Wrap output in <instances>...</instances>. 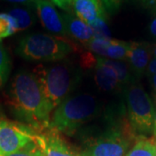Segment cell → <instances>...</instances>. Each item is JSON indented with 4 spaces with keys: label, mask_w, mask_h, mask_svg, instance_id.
I'll return each mask as SVG.
<instances>
[{
    "label": "cell",
    "mask_w": 156,
    "mask_h": 156,
    "mask_svg": "<svg viewBox=\"0 0 156 156\" xmlns=\"http://www.w3.org/2000/svg\"><path fill=\"white\" fill-rule=\"evenodd\" d=\"M153 45L147 43L130 42L127 61L132 74L136 78L142 76L148 67L151 61Z\"/></svg>",
    "instance_id": "cell-9"
},
{
    "label": "cell",
    "mask_w": 156,
    "mask_h": 156,
    "mask_svg": "<svg viewBox=\"0 0 156 156\" xmlns=\"http://www.w3.org/2000/svg\"><path fill=\"white\" fill-rule=\"evenodd\" d=\"M9 14L15 19V21L17 23V31L23 30L25 29L29 28L33 23V17L30 15V13L26 10L15 8L11 10Z\"/></svg>",
    "instance_id": "cell-17"
},
{
    "label": "cell",
    "mask_w": 156,
    "mask_h": 156,
    "mask_svg": "<svg viewBox=\"0 0 156 156\" xmlns=\"http://www.w3.org/2000/svg\"><path fill=\"white\" fill-rule=\"evenodd\" d=\"M129 48L130 43L128 42L111 39L106 50L105 58L108 57V59L124 61L127 59Z\"/></svg>",
    "instance_id": "cell-15"
},
{
    "label": "cell",
    "mask_w": 156,
    "mask_h": 156,
    "mask_svg": "<svg viewBox=\"0 0 156 156\" xmlns=\"http://www.w3.org/2000/svg\"><path fill=\"white\" fill-rule=\"evenodd\" d=\"M5 156H43V154L39 149L36 141L33 140L27 144L24 147H23L21 150Z\"/></svg>",
    "instance_id": "cell-20"
},
{
    "label": "cell",
    "mask_w": 156,
    "mask_h": 156,
    "mask_svg": "<svg viewBox=\"0 0 156 156\" xmlns=\"http://www.w3.org/2000/svg\"><path fill=\"white\" fill-rule=\"evenodd\" d=\"M152 53H153V56H154L156 58V44L153 45V50H152Z\"/></svg>",
    "instance_id": "cell-29"
},
{
    "label": "cell",
    "mask_w": 156,
    "mask_h": 156,
    "mask_svg": "<svg viewBox=\"0 0 156 156\" xmlns=\"http://www.w3.org/2000/svg\"><path fill=\"white\" fill-rule=\"evenodd\" d=\"M109 128L81 156H124L131 140L137 136L132 131L128 119L122 122H114Z\"/></svg>",
    "instance_id": "cell-6"
},
{
    "label": "cell",
    "mask_w": 156,
    "mask_h": 156,
    "mask_svg": "<svg viewBox=\"0 0 156 156\" xmlns=\"http://www.w3.org/2000/svg\"><path fill=\"white\" fill-rule=\"evenodd\" d=\"M99 110V101L94 95L83 93L69 96L55 108L50 129L72 134L96 116Z\"/></svg>",
    "instance_id": "cell-3"
},
{
    "label": "cell",
    "mask_w": 156,
    "mask_h": 156,
    "mask_svg": "<svg viewBox=\"0 0 156 156\" xmlns=\"http://www.w3.org/2000/svg\"><path fill=\"white\" fill-rule=\"evenodd\" d=\"M54 5L64 11H69L72 7V0H50Z\"/></svg>",
    "instance_id": "cell-23"
},
{
    "label": "cell",
    "mask_w": 156,
    "mask_h": 156,
    "mask_svg": "<svg viewBox=\"0 0 156 156\" xmlns=\"http://www.w3.org/2000/svg\"><path fill=\"white\" fill-rule=\"evenodd\" d=\"M153 133H154V139H155V142H156V108H155V113H154V119Z\"/></svg>",
    "instance_id": "cell-28"
},
{
    "label": "cell",
    "mask_w": 156,
    "mask_h": 156,
    "mask_svg": "<svg viewBox=\"0 0 156 156\" xmlns=\"http://www.w3.org/2000/svg\"><path fill=\"white\" fill-rule=\"evenodd\" d=\"M128 121L134 134L144 136L153 132L155 108L142 86L134 82L126 87Z\"/></svg>",
    "instance_id": "cell-5"
},
{
    "label": "cell",
    "mask_w": 156,
    "mask_h": 156,
    "mask_svg": "<svg viewBox=\"0 0 156 156\" xmlns=\"http://www.w3.org/2000/svg\"><path fill=\"white\" fill-rule=\"evenodd\" d=\"M5 1H9V2H12V3H18V4H23V5H28V4H35L36 1L37 0H5Z\"/></svg>",
    "instance_id": "cell-25"
},
{
    "label": "cell",
    "mask_w": 156,
    "mask_h": 156,
    "mask_svg": "<svg viewBox=\"0 0 156 156\" xmlns=\"http://www.w3.org/2000/svg\"><path fill=\"white\" fill-rule=\"evenodd\" d=\"M67 35L72 37L78 42L86 45L94 38L93 30L88 23L81 20L76 16L66 13L63 16Z\"/></svg>",
    "instance_id": "cell-13"
},
{
    "label": "cell",
    "mask_w": 156,
    "mask_h": 156,
    "mask_svg": "<svg viewBox=\"0 0 156 156\" xmlns=\"http://www.w3.org/2000/svg\"><path fill=\"white\" fill-rule=\"evenodd\" d=\"M35 141L44 156H81L73 152L58 133L51 129L37 134Z\"/></svg>",
    "instance_id": "cell-10"
},
{
    "label": "cell",
    "mask_w": 156,
    "mask_h": 156,
    "mask_svg": "<svg viewBox=\"0 0 156 156\" xmlns=\"http://www.w3.org/2000/svg\"><path fill=\"white\" fill-rule=\"evenodd\" d=\"M52 62L38 65L33 74L50 108L54 109L77 87L82 75L77 68L68 61Z\"/></svg>",
    "instance_id": "cell-2"
},
{
    "label": "cell",
    "mask_w": 156,
    "mask_h": 156,
    "mask_svg": "<svg viewBox=\"0 0 156 156\" xmlns=\"http://www.w3.org/2000/svg\"><path fill=\"white\" fill-rule=\"evenodd\" d=\"M125 156H156V142L138 136L133 148Z\"/></svg>",
    "instance_id": "cell-14"
},
{
    "label": "cell",
    "mask_w": 156,
    "mask_h": 156,
    "mask_svg": "<svg viewBox=\"0 0 156 156\" xmlns=\"http://www.w3.org/2000/svg\"><path fill=\"white\" fill-rule=\"evenodd\" d=\"M101 1L104 5V7L111 13L115 12L119 9L122 3V0H101Z\"/></svg>",
    "instance_id": "cell-22"
},
{
    "label": "cell",
    "mask_w": 156,
    "mask_h": 156,
    "mask_svg": "<svg viewBox=\"0 0 156 156\" xmlns=\"http://www.w3.org/2000/svg\"><path fill=\"white\" fill-rule=\"evenodd\" d=\"M95 80L98 87L107 92H112L122 88L115 70L107 64L102 57L97 56L95 65Z\"/></svg>",
    "instance_id": "cell-12"
},
{
    "label": "cell",
    "mask_w": 156,
    "mask_h": 156,
    "mask_svg": "<svg viewBox=\"0 0 156 156\" xmlns=\"http://www.w3.org/2000/svg\"><path fill=\"white\" fill-rule=\"evenodd\" d=\"M150 81L151 84L153 86V89L154 90V93L156 95V74L153 75V76H150Z\"/></svg>",
    "instance_id": "cell-27"
},
{
    "label": "cell",
    "mask_w": 156,
    "mask_h": 156,
    "mask_svg": "<svg viewBox=\"0 0 156 156\" xmlns=\"http://www.w3.org/2000/svg\"><path fill=\"white\" fill-rule=\"evenodd\" d=\"M37 12L43 26L49 31L60 37L67 36L63 17L56 11L50 0H37L35 3Z\"/></svg>",
    "instance_id": "cell-8"
},
{
    "label": "cell",
    "mask_w": 156,
    "mask_h": 156,
    "mask_svg": "<svg viewBox=\"0 0 156 156\" xmlns=\"http://www.w3.org/2000/svg\"><path fill=\"white\" fill-rule=\"evenodd\" d=\"M111 38H98L94 37L89 43L85 45V47L91 52L95 53L97 56L105 57L106 50L109 44Z\"/></svg>",
    "instance_id": "cell-19"
},
{
    "label": "cell",
    "mask_w": 156,
    "mask_h": 156,
    "mask_svg": "<svg viewBox=\"0 0 156 156\" xmlns=\"http://www.w3.org/2000/svg\"><path fill=\"white\" fill-rule=\"evenodd\" d=\"M43 156H44V155H43Z\"/></svg>",
    "instance_id": "cell-30"
},
{
    "label": "cell",
    "mask_w": 156,
    "mask_h": 156,
    "mask_svg": "<svg viewBox=\"0 0 156 156\" xmlns=\"http://www.w3.org/2000/svg\"><path fill=\"white\" fill-rule=\"evenodd\" d=\"M93 30L94 37L110 38V32L106 24V20H100L90 26Z\"/></svg>",
    "instance_id": "cell-21"
},
{
    "label": "cell",
    "mask_w": 156,
    "mask_h": 156,
    "mask_svg": "<svg viewBox=\"0 0 156 156\" xmlns=\"http://www.w3.org/2000/svg\"><path fill=\"white\" fill-rule=\"evenodd\" d=\"M37 134L28 125L0 118V156L21 150L35 140Z\"/></svg>",
    "instance_id": "cell-7"
},
{
    "label": "cell",
    "mask_w": 156,
    "mask_h": 156,
    "mask_svg": "<svg viewBox=\"0 0 156 156\" xmlns=\"http://www.w3.org/2000/svg\"><path fill=\"white\" fill-rule=\"evenodd\" d=\"M147 74L150 76L156 74V58L154 57L153 59H151L150 62L148 64V67L147 69Z\"/></svg>",
    "instance_id": "cell-24"
},
{
    "label": "cell",
    "mask_w": 156,
    "mask_h": 156,
    "mask_svg": "<svg viewBox=\"0 0 156 156\" xmlns=\"http://www.w3.org/2000/svg\"><path fill=\"white\" fill-rule=\"evenodd\" d=\"M9 104L15 116L35 131L50 128L53 109L33 73L21 71L15 75L9 88Z\"/></svg>",
    "instance_id": "cell-1"
},
{
    "label": "cell",
    "mask_w": 156,
    "mask_h": 156,
    "mask_svg": "<svg viewBox=\"0 0 156 156\" xmlns=\"http://www.w3.org/2000/svg\"><path fill=\"white\" fill-rule=\"evenodd\" d=\"M15 19L9 13H0V41L17 32Z\"/></svg>",
    "instance_id": "cell-16"
},
{
    "label": "cell",
    "mask_w": 156,
    "mask_h": 156,
    "mask_svg": "<svg viewBox=\"0 0 156 156\" xmlns=\"http://www.w3.org/2000/svg\"><path fill=\"white\" fill-rule=\"evenodd\" d=\"M76 16L89 26L100 20H106L104 7L100 0H72Z\"/></svg>",
    "instance_id": "cell-11"
},
{
    "label": "cell",
    "mask_w": 156,
    "mask_h": 156,
    "mask_svg": "<svg viewBox=\"0 0 156 156\" xmlns=\"http://www.w3.org/2000/svg\"><path fill=\"white\" fill-rule=\"evenodd\" d=\"M150 32L154 37H156V17L152 20L150 23Z\"/></svg>",
    "instance_id": "cell-26"
},
{
    "label": "cell",
    "mask_w": 156,
    "mask_h": 156,
    "mask_svg": "<svg viewBox=\"0 0 156 156\" xmlns=\"http://www.w3.org/2000/svg\"><path fill=\"white\" fill-rule=\"evenodd\" d=\"M75 50V44L64 37L34 33L21 39L16 52L24 60L58 62Z\"/></svg>",
    "instance_id": "cell-4"
},
{
    "label": "cell",
    "mask_w": 156,
    "mask_h": 156,
    "mask_svg": "<svg viewBox=\"0 0 156 156\" xmlns=\"http://www.w3.org/2000/svg\"><path fill=\"white\" fill-rule=\"evenodd\" d=\"M11 71V62L4 46L0 43V87L5 83Z\"/></svg>",
    "instance_id": "cell-18"
}]
</instances>
